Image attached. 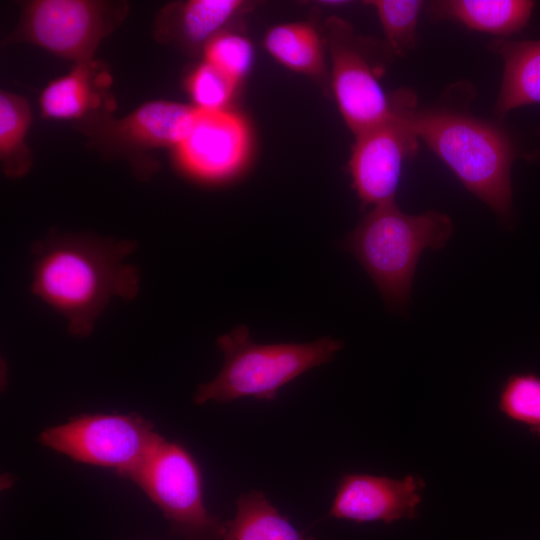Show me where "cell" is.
<instances>
[{"label":"cell","instance_id":"6da1fadb","mask_svg":"<svg viewBox=\"0 0 540 540\" xmlns=\"http://www.w3.org/2000/svg\"><path fill=\"white\" fill-rule=\"evenodd\" d=\"M137 247L133 240L51 230L31 246L30 290L67 320L72 336L85 338L112 298L138 295L139 270L124 262Z\"/></svg>","mask_w":540,"mask_h":540},{"label":"cell","instance_id":"7a4b0ae2","mask_svg":"<svg viewBox=\"0 0 540 540\" xmlns=\"http://www.w3.org/2000/svg\"><path fill=\"white\" fill-rule=\"evenodd\" d=\"M412 123L419 140L462 185L508 221L512 214L511 168L519 155L509 133L468 112L442 106L416 107Z\"/></svg>","mask_w":540,"mask_h":540},{"label":"cell","instance_id":"3957f363","mask_svg":"<svg viewBox=\"0 0 540 540\" xmlns=\"http://www.w3.org/2000/svg\"><path fill=\"white\" fill-rule=\"evenodd\" d=\"M452 234L448 215L434 210L407 214L394 199L373 206L340 245L358 260L387 307L400 310L409 301L423 251L444 247Z\"/></svg>","mask_w":540,"mask_h":540},{"label":"cell","instance_id":"277c9868","mask_svg":"<svg viewBox=\"0 0 540 540\" xmlns=\"http://www.w3.org/2000/svg\"><path fill=\"white\" fill-rule=\"evenodd\" d=\"M216 345L224 363L212 381L197 387L193 396L196 405L245 397L272 401L283 386L332 361L343 348V341L324 336L305 343L257 344L248 327L240 325L220 335Z\"/></svg>","mask_w":540,"mask_h":540},{"label":"cell","instance_id":"5b68a950","mask_svg":"<svg viewBox=\"0 0 540 540\" xmlns=\"http://www.w3.org/2000/svg\"><path fill=\"white\" fill-rule=\"evenodd\" d=\"M164 439L138 414H80L45 428L38 441L72 460L114 470L129 480Z\"/></svg>","mask_w":540,"mask_h":540},{"label":"cell","instance_id":"8992f818","mask_svg":"<svg viewBox=\"0 0 540 540\" xmlns=\"http://www.w3.org/2000/svg\"><path fill=\"white\" fill-rule=\"evenodd\" d=\"M131 481L159 508L173 536L184 540L223 536L225 521L207 510L200 467L182 444L164 438Z\"/></svg>","mask_w":540,"mask_h":540},{"label":"cell","instance_id":"52a82bcc","mask_svg":"<svg viewBox=\"0 0 540 540\" xmlns=\"http://www.w3.org/2000/svg\"><path fill=\"white\" fill-rule=\"evenodd\" d=\"M393 99L394 110L386 120L355 136L348 171L362 206L395 199L403 163L419 146L412 123L415 94L400 90Z\"/></svg>","mask_w":540,"mask_h":540},{"label":"cell","instance_id":"ba28073f","mask_svg":"<svg viewBox=\"0 0 540 540\" xmlns=\"http://www.w3.org/2000/svg\"><path fill=\"white\" fill-rule=\"evenodd\" d=\"M125 13L124 4L37 0L27 6L19 35L59 57L76 64L87 63Z\"/></svg>","mask_w":540,"mask_h":540},{"label":"cell","instance_id":"9c48e42d","mask_svg":"<svg viewBox=\"0 0 540 540\" xmlns=\"http://www.w3.org/2000/svg\"><path fill=\"white\" fill-rule=\"evenodd\" d=\"M332 87L339 110L355 136L384 120L394 110L393 94L383 90L363 43L342 19L327 21Z\"/></svg>","mask_w":540,"mask_h":540},{"label":"cell","instance_id":"30bf717a","mask_svg":"<svg viewBox=\"0 0 540 540\" xmlns=\"http://www.w3.org/2000/svg\"><path fill=\"white\" fill-rule=\"evenodd\" d=\"M249 145V129L241 116L227 110L197 109L189 133L176 149L179 163L189 175L219 182L242 169Z\"/></svg>","mask_w":540,"mask_h":540},{"label":"cell","instance_id":"8fae6325","mask_svg":"<svg viewBox=\"0 0 540 540\" xmlns=\"http://www.w3.org/2000/svg\"><path fill=\"white\" fill-rule=\"evenodd\" d=\"M425 487L421 477L401 479L365 473H346L339 479L328 516L355 523L414 519Z\"/></svg>","mask_w":540,"mask_h":540},{"label":"cell","instance_id":"7c38bea8","mask_svg":"<svg viewBox=\"0 0 540 540\" xmlns=\"http://www.w3.org/2000/svg\"><path fill=\"white\" fill-rule=\"evenodd\" d=\"M241 0H190L166 6L157 20L156 35L162 41L187 47L204 46L223 32L231 20L246 10Z\"/></svg>","mask_w":540,"mask_h":540},{"label":"cell","instance_id":"4fadbf2b","mask_svg":"<svg viewBox=\"0 0 540 540\" xmlns=\"http://www.w3.org/2000/svg\"><path fill=\"white\" fill-rule=\"evenodd\" d=\"M196 113L194 106L150 101L116 121L112 130L120 139L140 147H177L189 133Z\"/></svg>","mask_w":540,"mask_h":540},{"label":"cell","instance_id":"5bb4252c","mask_svg":"<svg viewBox=\"0 0 540 540\" xmlns=\"http://www.w3.org/2000/svg\"><path fill=\"white\" fill-rule=\"evenodd\" d=\"M535 7L527 0H443L428 6L435 20H453L469 29L508 36L524 28Z\"/></svg>","mask_w":540,"mask_h":540},{"label":"cell","instance_id":"9a60e30c","mask_svg":"<svg viewBox=\"0 0 540 540\" xmlns=\"http://www.w3.org/2000/svg\"><path fill=\"white\" fill-rule=\"evenodd\" d=\"M490 49L504 64L495 111L505 115L515 108L540 103V40L498 39L490 43Z\"/></svg>","mask_w":540,"mask_h":540},{"label":"cell","instance_id":"2e32d148","mask_svg":"<svg viewBox=\"0 0 540 540\" xmlns=\"http://www.w3.org/2000/svg\"><path fill=\"white\" fill-rule=\"evenodd\" d=\"M105 72H96L92 61L76 64L67 75L49 83L41 93L40 108L43 116L70 120L83 117L101 103L99 87L108 84Z\"/></svg>","mask_w":540,"mask_h":540},{"label":"cell","instance_id":"e0dca14e","mask_svg":"<svg viewBox=\"0 0 540 540\" xmlns=\"http://www.w3.org/2000/svg\"><path fill=\"white\" fill-rule=\"evenodd\" d=\"M236 508L220 540H316L297 530L261 491L242 494Z\"/></svg>","mask_w":540,"mask_h":540},{"label":"cell","instance_id":"ac0fdd59","mask_svg":"<svg viewBox=\"0 0 540 540\" xmlns=\"http://www.w3.org/2000/svg\"><path fill=\"white\" fill-rule=\"evenodd\" d=\"M267 51L282 65L306 75L323 74L324 63L319 36L306 23H286L268 30L264 38Z\"/></svg>","mask_w":540,"mask_h":540},{"label":"cell","instance_id":"d6986e66","mask_svg":"<svg viewBox=\"0 0 540 540\" xmlns=\"http://www.w3.org/2000/svg\"><path fill=\"white\" fill-rule=\"evenodd\" d=\"M30 120V107L24 97L0 93V157L5 174L11 178L26 174L31 164L25 148Z\"/></svg>","mask_w":540,"mask_h":540},{"label":"cell","instance_id":"ffe728a7","mask_svg":"<svg viewBox=\"0 0 540 540\" xmlns=\"http://www.w3.org/2000/svg\"><path fill=\"white\" fill-rule=\"evenodd\" d=\"M380 20L389 53L404 56L417 44L418 18L424 2L419 0L367 1Z\"/></svg>","mask_w":540,"mask_h":540},{"label":"cell","instance_id":"44dd1931","mask_svg":"<svg viewBox=\"0 0 540 540\" xmlns=\"http://www.w3.org/2000/svg\"><path fill=\"white\" fill-rule=\"evenodd\" d=\"M498 410L540 438V376L525 372L510 375L503 383Z\"/></svg>","mask_w":540,"mask_h":540},{"label":"cell","instance_id":"7402d4cb","mask_svg":"<svg viewBox=\"0 0 540 540\" xmlns=\"http://www.w3.org/2000/svg\"><path fill=\"white\" fill-rule=\"evenodd\" d=\"M205 62L213 65L239 82L251 69L254 49L244 36L232 32H221L203 48Z\"/></svg>","mask_w":540,"mask_h":540},{"label":"cell","instance_id":"603a6c76","mask_svg":"<svg viewBox=\"0 0 540 540\" xmlns=\"http://www.w3.org/2000/svg\"><path fill=\"white\" fill-rule=\"evenodd\" d=\"M238 82L203 62L188 77L187 88L195 108L202 111L226 110Z\"/></svg>","mask_w":540,"mask_h":540}]
</instances>
